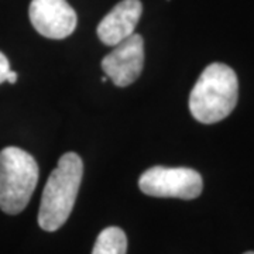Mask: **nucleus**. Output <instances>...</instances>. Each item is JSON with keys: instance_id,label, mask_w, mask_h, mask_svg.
Listing matches in <instances>:
<instances>
[{"instance_id": "nucleus-10", "label": "nucleus", "mask_w": 254, "mask_h": 254, "mask_svg": "<svg viewBox=\"0 0 254 254\" xmlns=\"http://www.w3.org/2000/svg\"><path fill=\"white\" fill-rule=\"evenodd\" d=\"M16 81H17V73L10 69L9 72H7V75H6V82H9V83H16Z\"/></svg>"}, {"instance_id": "nucleus-8", "label": "nucleus", "mask_w": 254, "mask_h": 254, "mask_svg": "<svg viewBox=\"0 0 254 254\" xmlns=\"http://www.w3.org/2000/svg\"><path fill=\"white\" fill-rule=\"evenodd\" d=\"M127 237L126 233L116 226L103 229L96 239L92 254H126Z\"/></svg>"}, {"instance_id": "nucleus-5", "label": "nucleus", "mask_w": 254, "mask_h": 254, "mask_svg": "<svg viewBox=\"0 0 254 254\" xmlns=\"http://www.w3.org/2000/svg\"><path fill=\"white\" fill-rule=\"evenodd\" d=\"M144 66V40L140 34H131L120 41L102 60L105 75L116 86L131 85L141 75Z\"/></svg>"}, {"instance_id": "nucleus-9", "label": "nucleus", "mask_w": 254, "mask_h": 254, "mask_svg": "<svg viewBox=\"0 0 254 254\" xmlns=\"http://www.w3.org/2000/svg\"><path fill=\"white\" fill-rule=\"evenodd\" d=\"M10 71V64L7 57L0 53V83L6 82V75Z\"/></svg>"}, {"instance_id": "nucleus-2", "label": "nucleus", "mask_w": 254, "mask_h": 254, "mask_svg": "<svg viewBox=\"0 0 254 254\" xmlns=\"http://www.w3.org/2000/svg\"><path fill=\"white\" fill-rule=\"evenodd\" d=\"M83 163L76 153H65L58 160L57 168L53 170L47 181L40 210L38 225L46 232H55L68 220L79 192Z\"/></svg>"}, {"instance_id": "nucleus-6", "label": "nucleus", "mask_w": 254, "mask_h": 254, "mask_svg": "<svg viewBox=\"0 0 254 254\" xmlns=\"http://www.w3.org/2000/svg\"><path fill=\"white\" fill-rule=\"evenodd\" d=\"M28 16L37 33L51 40H64L76 28L78 17L66 0H31Z\"/></svg>"}, {"instance_id": "nucleus-4", "label": "nucleus", "mask_w": 254, "mask_h": 254, "mask_svg": "<svg viewBox=\"0 0 254 254\" xmlns=\"http://www.w3.org/2000/svg\"><path fill=\"white\" fill-rule=\"evenodd\" d=\"M138 188L148 196L190 200L202 193L203 181L192 168L155 165L141 174Z\"/></svg>"}, {"instance_id": "nucleus-11", "label": "nucleus", "mask_w": 254, "mask_h": 254, "mask_svg": "<svg viewBox=\"0 0 254 254\" xmlns=\"http://www.w3.org/2000/svg\"><path fill=\"white\" fill-rule=\"evenodd\" d=\"M245 254H254V252H246Z\"/></svg>"}, {"instance_id": "nucleus-7", "label": "nucleus", "mask_w": 254, "mask_h": 254, "mask_svg": "<svg viewBox=\"0 0 254 254\" xmlns=\"http://www.w3.org/2000/svg\"><path fill=\"white\" fill-rule=\"evenodd\" d=\"M143 6L140 0H122L102 18L98 26V37L105 46L115 47L127 37L134 34Z\"/></svg>"}, {"instance_id": "nucleus-3", "label": "nucleus", "mask_w": 254, "mask_h": 254, "mask_svg": "<svg viewBox=\"0 0 254 254\" xmlns=\"http://www.w3.org/2000/svg\"><path fill=\"white\" fill-rule=\"evenodd\" d=\"M38 182V164L18 147L0 151V209L7 215L23 212Z\"/></svg>"}, {"instance_id": "nucleus-1", "label": "nucleus", "mask_w": 254, "mask_h": 254, "mask_svg": "<svg viewBox=\"0 0 254 254\" xmlns=\"http://www.w3.org/2000/svg\"><path fill=\"white\" fill-rule=\"evenodd\" d=\"M239 81L226 64L213 63L200 73L190 95V110L199 123L213 125L226 119L236 108Z\"/></svg>"}]
</instances>
